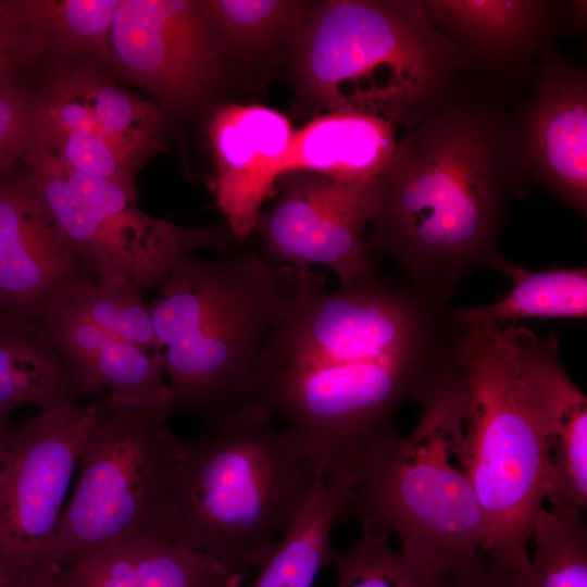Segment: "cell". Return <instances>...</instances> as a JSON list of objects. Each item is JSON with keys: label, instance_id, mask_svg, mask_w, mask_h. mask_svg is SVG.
<instances>
[{"label": "cell", "instance_id": "obj_1", "mask_svg": "<svg viewBox=\"0 0 587 587\" xmlns=\"http://www.w3.org/2000/svg\"><path fill=\"white\" fill-rule=\"evenodd\" d=\"M467 74L397 140L377 177L366 236L370 252L398 261L434 303L465 273L503 259L498 233L526 179L516 115L495 88Z\"/></svg>", "mask_w": 587, "mask_h": 587}, {"label": "cell", "instance_id": "obj_2", "mask_svg": "<svg viewBox=\"0 0 587 587\" xmlns=\"http://www.w3.org/2000/svg\"><path fill=\"white\" fill-rule=\"evenodd\" d=\"M252 402L204 424L186 440L173 472L164 537L226 570L262 566L325 470L291 430Z\"/></svg>", "mask_w": 587, "mask_h": 587}, {"label": "cell", "instance_id": "obj_3", "mask_svg": "<svg viewBox=\"0 0 587 587\" xmlns=\"http://www.w3.org/2000/svg\"><path fill=\"white\" fill-rule=\"evenodd\" d=\"M298 105L353 111L407 129L477 71L429 21L423 0L312 2L287 59Z\"/></svg>", "mask_w": 587, "mask_h": 587}, {"label": "cell", "instance_id": "obj_4", "mask_svg": "<svg viewBox=\"0 0 587 587\" xmlns=\"http://www.w3.org/2000/svg\"><path fill=\"white\" fill-rule=\"evenodd\" d=\"M422 412L404 438L389 430L352 458L357 471L342 520H357L400 540V553L445 579L482 570L483 511L455 454L463 392L444 359L417 398Z\"/></svg>", "mask_w": 587, "mask_h": 587}, {"label": "cell", "instance_id": "obj_5", "mask_svg": "<svg viewBox=\"0 0 587 587\" xmlns=\"http://www.w3.org/2000/svg\"><path fill=\"white\" fill-rule=\"evenodd\" d=\"M287 278L258 252L179 254L148 303L163 372L178 408L214 421L255 402L267 332Z\"/></svg>", "mask_w": 587, "mask_h": 587}, {"label": "cell", "instance_id": "obj_6", "mask_svg": "<svg viewBox=\"0 0 587 587\" xmlns=\"http://www.w3.org/2000/svg\"><path fill=\"white\" fill-rule=\"evenodd\" d=\"M457 326L449 348L463 391L455 454L483 511L487 563L520 583L545 479L542 434L520 373V327Z\"/></svg>", "mask_w": 587, "mask_h": 587}, {"label": "cell", "instance_id": "obj_7", "mask_svg": "<svg viewBox=\"0 0 587 587\" xmlns=\"http://www.w3.org/2000/svg\"><path fill=\"white\" fill-rule=\"evenodd\" d=\"M95 405L76 488L55 535L52 579L102 546L165 538L170 484L185 442L168 428L173 409L115 405L108 396Z\"/></svg>", "mask_w": 587, "mask_h": 587}, {"label": "cell", "instance_id": "obj_8", "mask_svg": "<svg viewBox=\"0 0 587 587\" xmlns=\"http://www.w3.org/2000/svg\"><path fill=\"white\" fill-rule=\"evenodd\" d=\"M287 273L259 376L437 355L428 301L378 276L325 292L324 276L311 267L287 266Z\"/></svg>", "mask_w": 587, "mask_h": 587}, {"label": "cell", "instance_id": "obj_9", "mask_svg": "<svg viewBox=\"0 0 587 587\" xmlns=\"http://www.w3.org/2000/svg\"><path fill=\"white\" fill-rule=\"evenodd\" d=\"M25 175L79 253L96 284L129 280L160 287L184 252L241 250L229 226L183 227L150 216L137 197L103 178L75 171L34 137L20 157Z\"/></svg>", "mask_w": 587, "mask_h": 587}, {"label": "cell", "instance_id": "obj_10", "mask_svg": "<svg viewBox=\"0 0 587 587\" xmlns=\"http://www.w3.org/2000/svg\"><path fill=\"white\" fill-rule=\"evenodd\" d=\"M35 137L68 167L137 197L139 171L165 148V114L97 64L60 62L36 91Z\"/></svg>", "mask_w": 587, "mask_h": 587}, {"label": "cell", "instance_id": "obj_11", "mask_svg": "<svg viewBox=\"0 0 587 587\" xmlns=\"http://www.w3.org/2000/svg\"><path fill=\"white\" fill-rule=\"evenodd\" d=\"M95 403L39 412L15 428L0 483V587L50 582L64 500Z\"/></svg>", "mask_w": 587, "mask_h": 587}, {"label": "cell", "instance_id": "obj_12", "mask_svg": "<svg viewBox=\"0 0 587 587\" xmlns=\"http://www.w3.org/2000/svg\"><path fill=\"white\" fill-rule=\"evenodd\" d=\"M109 64L177 114L207 103L229 74L197 0H117Z\"/></svg>", "mask_w": 587, "mask_h": 587}, {"label": "cell", "instance_id": "obj_13", "mask_svg": "<svg viewBox=\"0 0 587 587\" xmlns=\"http://www.w3.org/2000/svg\"><path fill=\"white\" fill-rule=\"evenodd\" d=\"M376 195L377 178L344 182L312 173L285 175L279 197L258 216V253L273 265H326L341 288L370 280L377 275L365 230Z\"/></svg>", "mask_w": 587, "mask_h": 587}, {"label": "cell", "instance_id": "obj_14", "mask_svg": "<svg viewBox=\"0 0 587 587\" xmlns=\"http://www.w3.org/2000/svg\"><path fill=\"white\" fill-rule=\"evenodd\" d=\"M95 277L28 177L0 172V302L5 315L37 329Z\"/></svg>", "mask_w": 587, "mask_h": 587}, {"label": "cell", "instance_id": "obj_15", "mask_svg": "<svg viewBox=\"0 0 587 587\" xmlns=\"http://www.w3.org/2000/svg\"><path fill=\"white\" fill-rule=\"evenodd\" d=\"M534 78L535 92L516 116L525 178L586 215V72L551 47Z\"/></svg>", "mask_w": 587, "mask_h": 587}, {"label": "cell", "instance_id": "obj_16", "mask_svg": "<svg viewBox=\"0 0 587 587\" xmlns=\"http://www.w3.org/2000/svg\"><path fill=\"white\" fill-rule=\"evenodd\" d=\"M432 24L476 70L526 78L554 37L571 28L570 3L550 0H423Z\"/></svg>", "mask_w": 587, "mask_h": 587}, {"label": "cell", "instance_id": "obj_17", "mask_svg": "<svg viewBox=\"0 0 587 587\" xmlns=\"http://www.w3.org/2000/svg\"><path fill=\"white\" fill-rule=\"evenodd\" d=\"M207 132L215 202L242 243L254 233L260 208L282 177L295 130L288 117L274 109L225 103L211 114Z\"/></svg>", "mask_w": 587, "mask_h": 587}, {"label": "cell", "instance_id": "obj_18", "mask_svg": "<svg viewBox=\"0 0 587 587\" xmlns=\"http://www.w3.org/2000/svg\"><path fill=\"white\" fill-rule=\"evenodd\" d=\"M559 337L520 327V373L544 439V501L583 510L587 503V399L564 371Z\"/></svg>", "mask_w": 587, "mask_h": 587}, {"label": "cell", "instance_id": "obj_19", "mask_svg": "<svg viewBox=\"0 0 587 587\" xmlns=\"http://www.w3.org/2000/svg\"><path fill=\"white\" fill-rule=\"evenodd\" d=\"M36 333L72 367L84 396L105 389L115 405L174 410L161 354L147 352L62 307L54 308Z\"/></svg>", "mask_w": 587, "mask_h": 587}, {"label": "cell", "instance_id": "obj_20", "mask_svg": "<svg viewBox=\"0 0 587 587\" xmlns=\"http://www.w3.org/2000/svg\"><path fill=\"white\" fill-rule=\"evenodd\" d=\"M246 576L165 538L140 537L95 549L50 582L53 587H239Z\"/></svg>", "mask_w": 587, "mask_h": 587}, {"label": "cell", "instance_id": "obj_21", "mask_svg": "<svg viewBox=\"0 0 587 587\" xmlns=\"http://www.w3.org/2000/svg\"><path fill=\"white\" fill-rule=\"evenodd\" d=\"M397 143L395 125L379 116L333 111L294 132L282 177L312 173L344 182L376 179Z\"/></svg>", "mask_w": 587, "mask_h": 587}, {"label": "cell", "instance_id": "obj_22", "mask_svg": "<svg viewBox=\"0 0 587 587\" xmlns=\"http://www.w3.org/2000/svg\"><path fill=\"white\" fill-rule=\"evenodd\" d=\"M228 73L268 72L286 63L312 2L197 0Z\"/></svg>", "mask_w": 587, "mask_h": 587}, {"label": "cell", "instance_id": "obj_23", "mask_svg": "<svg viewBox=\"0 0 587 587\" xmlns=\"http://www.w3.org/2000/svg\"><path fill=\"white\" fill-rule=\"evenodd\" d=\"M355 476L352 463L322 472L311 497L250 587H312L320 571L333 561L330 533Z\"/></svg>", "mask_w": 587, "mask_h": 587}, {"label": "cell", "instance_id": "obj_24", "mask_svg": "<svg viewBox=\"0 0 587 587\" xmlns=\"http://www.w3.org/2000/svg\"><path fill=\"white\" fill-rule=\"evenodd\" d=\"M82 396L75 372L35 328L11 319L0 322V416L22 404L40 412L74 405Z\"/></svg>", "mask_w": 587, "mask_h": 587}, {"label": "cell", "instance_id": "obj_25", "mask_svg": "<svg viewBox=\"0 0 587 587\" xmlns=\"http://www.w3.org/2000/svg\"><path fill=\"white\" fill-rule=\"evenodd\" d=\"M495 268L512 280V288L495 303L452 311L455 325L484 322L498 326L524 319L587 317L586 268L552 267L533 272L501 259Z\"/></svg>", "mask_w": 587, "mask_h": 587}, {"label": "cell", "instance_id": "obj_26", "mask_svg": "<svg viewBox=\"0 0 587 587\" xmlns=\"http://www.w3.org/2000/svg\"><path fill=\"white\" fill-rule=\"evenodd\" d=\"M26 24L66 63H108L117 0H15Z\"/></svg>", "mask_w": 587, "mask_h": 587}, {"label": "cell", "instance_id": "obj_27", "mask_svg": "<svg viewBox=\"0 0 587 587\" xmlns=\"http://www.w3.org/2000/svg\"><path fill=\"white\" fill-rule=\"evenodd\" d=\"M580 509L542 507L533 525L535 554L519 587H587V528Z\"/></svg>", "mask_w": 587, "mask_h": 587}, {"label": "cell", "instance_id": "obj_28", "mask_svg": "<svg viewBox=\"0 0 587 587\" xmlns=\"http://www.w3.org/2000/svg\"><path fill=\"white\" fill-rule=\"evenodd\" d=\"M141 291L140 286L129 280L91 284L78 289L59 307L147 352L161 354Z\"/></svg>", "mask_w": 587, "mask_h": 587}, {"label": "cell", "instance_id": "obj_29", "mask_svg": "<svg viewBox=\"0 0 587 587\" xmlns=\"http://www.w3.org/2000/svg\"><path fill=\"white\" fill-rule=\"evenodd\" d=\"M336 587H448L447 579L414 564L388 544V535L361 525L357 544L334 552Z\"/></svg>", "mask_w": 587, "mask_h": 587}, {"label": "cell", "instance_id": "obj_30", "mask_svg": "<svg viewBox=\"0 0 587 587\" xmlns=\"http://www.w3.org/2000/svg\"><path fill=\"white\" fill-rule=\"evenodd\" d=\"M48 48L26 24L15 0H0V87L22 85Z\"/></svg>", "mask_w": 587, "mask_h": 587}, {"label": "cell", "instance_id": "obj_31", "mask_svg": "<svg viewBox=\"0 0 587 587\" xmlns=\"http://www.w3.org/2000/svg\"><path fill=\"white\" fill-rule=\"evenodd\" d=\"M36 91L26 84L0 87V172L12 170L35 137Z\"/></svg>", "mask_w": 587, "mask_h": 587}, {"label": "cell", "instance_id": "obj_32", "mask_svg": "<svg viewBox=\"0 0 587 587\" xmlns=\"http://www.w3.org/2000/svg\"><path fill=\"white\" fill-rule=\"evenodd\" d=\"M448 587H519L515 579L486 562L478 572L447 579Z\"/></svg>", "mask_w": 587, "mask_h": 587}, {"label": "cell", "instance_id": "obj_33", "mask_svg": "<svg viewBox=\"0 0 587 587\" xmlns=\"http://www.w3.org/2000/svg\"><path fill=\"white\" fill-rule=\"evenodd\" d=\"M15 427L9 419L0 416V483L8 461Z\"/></svg>", "mask_w": 587, "mask_h": 587}, {"label": "cell", "instance_id": "obj_34", "mask_svg": "<svg viewBox=\"0 0 587 587\" xmlns=\"http://www.w3.org/2000/svg\"><path fill=\"white\" fill-rule=\"evenodd\" d=\"M9 317L5 315V312L2 308V304L0 302V322L4 321V320H8Z\"/></svg>", "mask_w": 587, "mask_h": 587}, {"label": "cell", "instance_id": "obj_35", "mask_svg": "<svg viewBox=\"0 0 587 587\" xmlns=\"http://www.w3.org/2000/svg\"><path fill=\"white\" fill-rule=\"evenodd\" d=\"M28 587H53L51 582H46V583H41V584H36V585H32V586H28Z\"/></svg>", "mask_w": 587, "mask_h": 587}]
</instances>
